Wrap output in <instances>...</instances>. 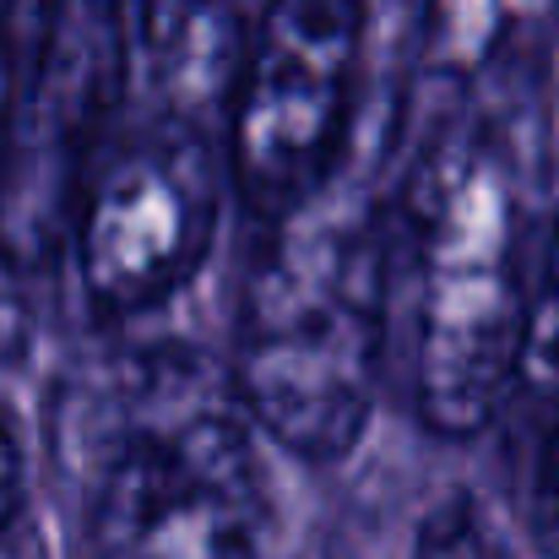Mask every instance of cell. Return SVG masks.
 <instances>
[{
  "instance_id": "7c38bea8",
  "label": "cell",
  "mask_w": 559,
  "mask_h": 559,
  "mask_svg": "<svg viewBox=\"0 0 559 559\" xmlns=\"http://www.w3.org/2000/svg\"><path fill=\"white\" fill-rule=\"evenodd\" d=\"M0 126H5V109H0Z\"/></svg>"
},
{
  "instance_id": "7a4b0ae2",
  "label": "cell",
  "mask_w": 559,
  "mask_h": 559,
  "mask_svg": "<svg viewBox=\"0 0 559 559\" xmlns=\"http://www.w3.org/2000/svg\"><path fill=\"white\" fill-rule=\"evenodd\" d=\"M413 391L435 435H478L522 385L527 348V164L495 126L445 142L418 180Z\"/></svg>"
},
{
  "instance_id": "52a82bcc",
  "label": "cell",
  "mask_w": 559,
  "mask_h": 559,
  "mask_svg": "<svg viewBox=\"0 0 559 559\" xmlns=\"http://www.w3.org/2000/svg\"><path fill=\"white\" fill-rule=\"evenodd\" d=\"M522 380L533 391H559V212L544 239V255L533 266V305H527V348Z\"/></svg>"
},
{
  "instance_id": "277c9868",
  "label": "cell",
  "mask_w": 559,
  "mask_h": 559,
  "mask_svg": "<svg viewBox=\"0 0 559 559\" xmlns=\"http://www.w3.org/2000/svg\"><path fill=\"white\" fill-rule=\"evenodd\" d=\"M359 0H266L228 93V180L255 212L288 217L343 164L359 82Z\"/></svg>"
},
{
  "instance_id": "30bf717a",
  "label": "cell",
  "mask_w": 559,
  "mask_h": 559,
  "mask_svg": "<svg viewBox=\"0 0 559 559\" xmlns=\"http://www.w3.org/2000/svg\"><path fill=\"white\" fill-rule=\"evenodd\" d=\"M22 500H27V462H22L16 424H11V413H5V402H0V527L16 522Z\"/></svg>"
},
{
  "instance_id": "6da1fadb",
  "label": "cell",
  "mask_w": 559,
  "mask_h": 559,
  "mask_svg": "<svg viewBox=\"0 0 559 559\" xmlns=\"http://www.w3.org/2000/svg\"><path fill=\"white\" fill-rule=\"evenodd\" d=\"M380 223L332 175L283 217L239 305L228 380L250 424L294 456H343L380 391Z\"/></svg>"
},
{
  "instance_id": "3957f363",
  "label": "cell",
  "mask_w": 559,
  "mask_h": 559,
  "mask_svg": "<svg viewBox=\"0 0 559 559\" xmlns=\"http://www.w3.org/2000/svg\"><path fill=\"white\" fill-rule=\"evenodd\" d=\"M234 380L201 359L136 365L98 473V559H255V462Z\"/></svg>"
},
{
  "instance_id": "8992f818",
  "label": "cell",
  "mask_w": 559,
  "mask_h": 559,
  "mask_svg": "<svg viewBox=\"0 0 559 559\" xmlns=\"http://www.w3.org/2000/svg\"><path fill=\"white\" fill-rule=\"evenodd\" d=\"M559 22V0H429L424 71L467 87L538 49Z\"/></svg>"
},
{
  "instance_id": "ba28073f",
  "label": "cell",
  "mask_w": 559,
  "mask_h": 559,
  "mask_svg": "<svg viewBox=\"0 0 559 559\" xmlns=\"http://www.w3.org/2000/svg\"><path fill=\"white\" fill-rule=\"evenodd\" d=\"M413 559H511V549L500 544V533L489 527V516L478 506L451 500L418 527Z\"/></svg>"
},
{
  "instance_id": "5b68a950",
  "label": "cell",
  "mask_w": 559,
  "mask_h": 559,
  "mask_svg": "<svg viewBox=\"0 0 559 559\" xmlns=\"http://www.w3.org/2000/svg\"><path fill=\"white\" fill-rule=\"evenodd\" d=\"M228 158L190 120H158L115 147L82 195L71 245L87 299L109 316H142L175 299L212 255Z\"/></svg>"
},
{
  "instance_id": "9c48e42d",
  "label": "cell",
  "mask_w": 559,
  "mask_h": 559,
  "mask_svg": "<svg viewBox=\"0 0 559 559\" xmlns=\"http://www.w3.org/2000/svg\"><path fill=\"white\" fill-rule=\"evenodd\" d=\"M126 33H131V44H136V55L142 49H153L158 44V33L186 11V0H98Z\"/></svg>"
},
{
  "instance_id": "8fae6325",
  "label": "cell",
  "mask_w": 559,
  "mask_h": 559,
  "mask_svg": "<svg viewBox=\"0 0 559 559\" xmlns=\"http://www.w3.org/2000/svg\"><path fill=\"white\" fill-rule=\"evenodd\" d=\"M538 538L559 559V429L544 451V473H538Z\"/></svg>"
}]
</instances>
